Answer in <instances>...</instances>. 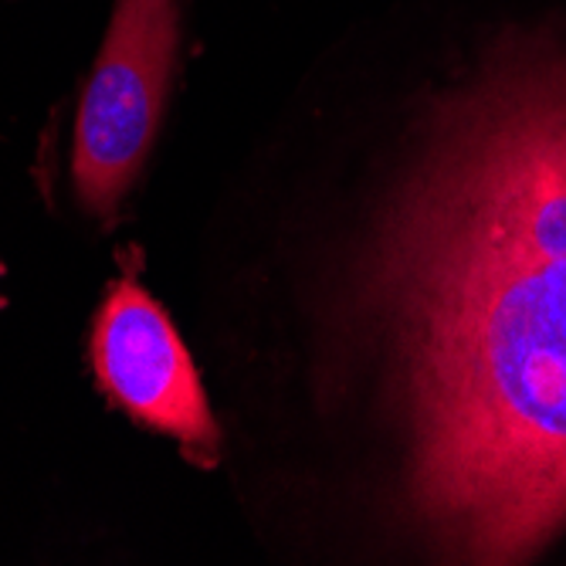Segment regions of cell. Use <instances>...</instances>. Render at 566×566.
<instances>
[{
    "instance_id": "1",
    "label": "cell",
    "mask_w": 566,
    "mask_h": 566,
    "mask_svg": "<svg viewBox=\"0 0 566 566\" xmlns=\"http://www.w3.org/2000/svg\"><path fill=\"white\" fill-rule=\"evenodd\" d=\"M434 556L526 563L566 526V41L444 95L359 265Z\"/></svg>"
},
{
    "instance_id": "2",
    "label": "cell",
    "mask_w": 566,
    "mask_h": 566,
    "mask_svg": "<svg viewBox=\"0 0 566 566\" xmlns=\"http://www.w3.org/2000/svg\"><path fill=\"white\" fill-rule=\"evenodd\" d=\"M180 44L177 0H116L75 123V190L113 218L157 136Z\"/></svg>"
},
{
    "instance_id": "3",
    "label": "cell",
    "mask_w": 566,
    "mask_h": 566,
    "mask_svg": "<svg viewBox=\"0 0 566 566\" xmlns=\"http://www.w3.org/2000/svg\"><path fill=\"white\" fill-rule=\"evenodd\" d=\"M95 377L139 424L177 438L200 465H214L221 434L193 359L164 308L133 279L113 285L92 333Z\"/></svg>"
},
{
    "instance_id": "4",
    "label": "cell",
    "mask_w": 566,
    "mask_h": 566,
    "mask_svg": "<svg viewBox=\"0 0 566 566\" xmlns=\"http://www.w3.org/2000/svg\"><path fill=\"white\" fill-rule=\"evenodd\" d=\"M0 308H4V298H0Z\"/></svg>"
}]
</instances>
